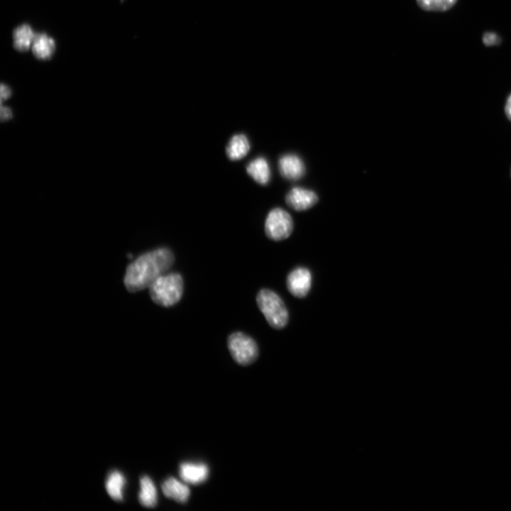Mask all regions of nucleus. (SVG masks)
<instances>
[{
    "instance_id": "9",
    "label": "nucleus",
    "mask_w": 511,
    "mask_h": 511,
    "mask_svg": "<svg viewBox=\"0 0 511 511\" xmlns=\"http://www.w3.org/2000/svg\"><path fill=\"white\" fill-rule=\"evenodd\" d=\"M161 488L167 498L179 503L187 502L190 495L189 488L172 477L165 480L163 483Z\"/></svg>"
},
{
    "instance_id": "15",
    "label": "nucleus",
    "mask_w": 511,
    "mask_h": 511,
    "mask_svg": "<svg viewBox=\"0 0 511 511\" xmlns=\"http://www.w3.org/2000/svg\"><path fill=\"white\" fill-rule=\"evenodd\" d=\"M141 490L138 495L140 503L146 507H153L158 502L156 488L148 476H143L140 480Z\"/></svg>"
},
{
    "instance_id": "16",
    "label": "nucleus",
    "mask_w": 511,
    "mask_h": 511,
    "mask_svg": "<svg viewBox=\"0 0 511 511\" xmlns=\"http://www.w3.org/2000/svg\"><path fill=\"white\" fill-rule=\"evenodd\" d=\"M126 480L124 476L119 471L111 472L106 481V490L110 497L115 500L123 499V488Z\"/></svg>"
},
{
    "instance_id": "4",
    "label": "nucleus",
    "mask_w": 511,
    "mask_h": 511,
    "mask_svg": "<svg viewBox=\"0 0 511 511\" xmlns=\"http://www.w3.org/2000/svg\"><path fill=\"white\" fill-rule=\"evenodd\" d=\"M227 344L232 358L241 366L250 365L258 358L259 351L256 342L243 332L231 334Z\"/></svg>"
},
{
    "instance_id": "3",
    "label": "nucleus",
    "mask_w": 511,
    "mask_h": 511,
    "mask_svg": "<svg viewBox=\"0 0 511 511\" xmlns=\"http://www.w3.org/2000/svg\"><path fill=\"white\" fill-rule=\"evenodd\" d=\"M256 302L269 325L275 329L284 328L288 322L287 309L280 297L269 289L260 290Z\"/></svg>"
},
{
    "instance_id": "14",
    "label": "nucleus",
    "mask_w": 511,
    "mask_h": 511,
    "mask_svg": "<svg viewBox=\"0 0 511 511\" xmlns=\"http://www.w3.org/2000/svg\"><path fill=\"white\" fill-rule=\"evenodd\" d=\"M250 150L248 138L243 134H236L231 137L226 146V155L231 160H237L245 157Z\"/></svg>"
},
{
    "instance_id": "20",
    "label": "nucleus",
    "mask_w": 511,
    "mask_h": 511,
    "mask_svg": "<svg viewBox=\"0 0 511 511\" xmlns=\"http://www.w3.org/2000/svg\"><path fill=\"white\" fill-rule=\"evenodd\" d=\"M505 111L506 116L511 121V94L507 100Z\"/></svg>"
},
{
    "instance_id": "13",
    "label": "nucleus",
    "mask_w": 511,
    "mask_h": 511,
    "mask_svg": "<svg viewBox=\"0 0 511 511\" xmlns=\"http://www.w3.org/2000/svg\"><path fill=\"white\" fill-rule=\"evenodd\" d=\"M248 174L258 183L265 185L270 178V169L267 160L262 157L249 163L246 167Z\"/></svg>"
},
{
    "instance_id": "17",
    "label": "nucleus",
    "mask_w": 511,
    "mask_h": 511,
    "mask_svg": "<svg viewBox=\"0 0 511 511\" xmlns=\"http://www.w3.org/2000/svg\"><path fill=\"white\" fill-rule=\"evenodd\" d=\"M457 0H417L418 6L425 11H445L453 7Z\"/></svg>"
},
{
    "instance_id": "11",
    "label": "nucleus",
    "mask_w": 511,
    "mask_h": 511,
    "mask_svg": "<svg viewBox=\"0 0 511 511\" xmlns=\"http://www.w3.org/2000/svg\"><path fill=\"white\" fill-rule=\"evenodd\" d=\"M34 56L40 60L50 58L55 51L56 45L53 38L45 33H38L31 46Z\"/></svg>"
},
{
    "instance_id": "5",
    "label": "nucleus",
    "mask_w": 511,
    "mask_h": 511,
    "mask_svg": "<svg viewBox=\"0 0 511 511\" xmlns=\"http://www.w3.org/2000/svg\"><path fill=\"white\" fill-rule=\"evenodd\" d=\"M293 230V221L290 214L281 208H275L268 214L265 222L266 236L273 241L288 238Z\"/></svg>"
},
{
    "instance_id": "7",
    "label": "nucleus",
    "mask_w": 511,
    "mask_h": 511,
    "mask_svg": "<svg viewBox=\"0 0 511 511\" xmlns=\"http://www.w3.org/2000/svg\"><path fill=\"white\" fill-rule=\"evenodd\" d=\"M318 201L317 194L309 189L294 187L286 196L287 205L295 211H304L313 207Z\"/></svg>"
},
{
    "instance_id": "1",
    "label": "nucleus",
    "mask_w": 511,
    "mask_h": 511,
    "mask_svg": "<svg viewBox=\"0 0 511 511\" xmlns=\"http://www.w3.org/2000/svg\"><path fill=\"white\" fill-rule=\"evenodd\" d=\"M174 254L167 248H159L137 258L127 268L124 284L129 292L143 290L149 287L171 268Z\"/></svg>"
},
{
    "instance_id": "19",
    "label": "nucleus",
    "mask_w": 511,
    "mask_h": 511,
    "mask_svg": "<svg viewBox=\"0 0 511 511\" xmlns=\"http://www.w3.org/2000/svg\"><path fill=\"white\" fill-rule=\"evenodd\" d=\"M11 94V89L6 84H1V99H8Z\"/></svg>"
},
{
    "instance_id": "10",
    "label": "nucleus",
    "mask_w": 511,
    "mask_h": 511,
    "mask_svg": "<svg viewBox=\"0 0 511 511\" xmlns=\"http://www.w3.org/2000/svg\"><path fill=\"white\" fill-rule=\"evenodd\" d=\"M208 473V468L204 464L185 463L180 467V477L188 483H201L207 478Z\"/></svg>"
},
{
    "instance_id": "2",
    "label": "nucleus",
    "mask_w": 511,
    "mask_h": 511,
    "mask_svg": "<svg viewBox=\"0 0 511 511\" xmlns=\"http://www.w3.org/2000/svg\"><path fill=\"white\" fill-rule=\"evenodd\" d=\"M183 288V279L181 275L170 273L160 276L148 289L150 296L155 304L167 307L180 300Z\"/></svg>"
},
{
    "instance_id": "12",
    "label": "nucleus",
    "mask_w": 511,
    "mask_h": 511,
    "mask_svg": "<svg viewBox=\"0 0 511 511\" xmlns=\"http://www.w3.org/2000/svg\"><path fill=\"white\" fill-rule=\"evenodd\" d=\"M35 33L27 23L17 26L13 31V45L18 51H26L32 46Z\"/></svg>"
},
{
    "instance_id": "6",
    "label": "nucleus",
    "mask_w": 511,
    "mask_h": 511,
    "mask_svg": "<svg viewBox=\"0 0 511 511\" xmlns=\"http://www.w3.org/2000/svg\"><path fill=\"white\" fill-rule=\"evenodd\" d=\"M286 284L288 291L293 296L299 298L304 297L310 290L312 275L309 270L305 268H297L289 273Z\"/></svg>"
},
{
    "instance_id": "18",
    "label": "nucleus",
    "mask_w": 511,
    "mask_h": 511,
    "mask_svg": "<svg viewBox=\"0 0 511 511\" xmlns=\"http://www.w3.org/2000/svg\"><path fill=\"white\" fill-rule=\"evenodd\" d=\"M12 117L11 110L7 107L1 106V119L2 121L9 120Z\"/></svg>"
},
{
    "instance_id": "8",
    "label": "nucleus",
    "mask_w": 511,
    "mask_h": 511,
    "mask_svg": "<svg viewBox=\"0 0 511 511\" xmlns=\"http://www.w3.org/2000/svg\"><path fill=\"white\" fill-rule=\"evenodd\" d=\"M278 166L281 175L290 180L300 179L305 172L302 160L294 154L282 156L279 160Z\"/></svg>"
}]
</instances>
